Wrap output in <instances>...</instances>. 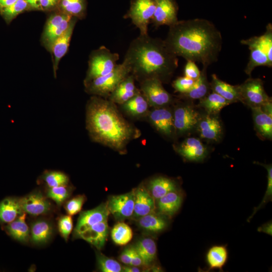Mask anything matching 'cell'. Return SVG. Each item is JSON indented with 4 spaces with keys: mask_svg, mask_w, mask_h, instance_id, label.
<instances>
[{
    "mask_svg": "<svg viewBox=\"0 0 272 272\" xmlns=\"http://www.w3.org/2000/svg\"><path fill=\"white\" fill-rule=\"evenodd\" d=\"M164 40L177 57L206 67L218 60L223 43L220 31L213 23L203 19L178 21L169 26Z\"/></svg>",
    "mask_w": 272,
    "mask_h": 272,
    "instance_id": "obj_1",
    "label": "cell"
},
{
    "mask_svg": "<svg viewBox=\"0 0 272 272\" xmlns=\"http://www.w3.org/2000/svg\"><path fill=\"white\" fill-rule=\"evenodd\" d=\"M123 60L130 67V74L141 82L156 78L163 82L178 65V57L169 50L164 40L148 34L140 35L131 42Z\"/></svg>",
    "mask_w": 272,
    "mask_h": 272,
    "instance_id": "obj_2",
    "label": "cell"
},
{
    "mask_svg": "<svg viewBox=\"0 0 272 272\" xmlns=\"http://www.w3.org/2000/svg\"><path fill=\"white\" fill-rule=\"evenodd\" d=\"M86 125L92 139L115 151L124 152L139 131L120 114L113 102L98 97L89 101Z\"/></svg>",
    "mask_w": 272,
    "mask_h": 272,
    "instance_id": "obj_3",
    "label": "cell"
},
{
    "mask_svg": "<svg viewBox=\"0 0 272 272\" xmlns=\"http://www.w3.org/2000/svg\"><path fill=\"white\" fill-rule=\"evenodd\" d=\"M241 43L247 45L250 50L249 61L244 70L251 76L254 69L259 66H272V25L268 23L262 35L242 40Z\"/></svg>",
    "mask_w": 272,
    "mask_h": 272,
    "instance_id": "obj_4",
    "label": "cell"
},
{
    "mask_svg": "<svg viewBox=\"0 0 272 272\" xmlns=\"http://www.w3.org/2000/svg\"><path fill=\"white\" fill-rule=\"evenodd\" d=\"M130 74L128 64L123 60L117 64L110 73L97 78L86 85L88 92L98 96L108 97L119 84Z\"/></svg>",
    "mask_w": 272,
    "mask_h": 272,
    "instance_id": "obj_5",
    "label": "cell"
},
{
    "mask_svg": "<svg viewBox=\"0 0 272 272\" xmlns=\"http://www.w3.org/2000/svg\"><path fill=\"white\" fill-rule=\"evenodd\" d=\"M118 59V53L112 52L105 46L95 50L90 58L85 84L110 73L117 65Z\"/></svg>",
    "mask_w": 272,
    "mask_h": 272,
    "instance_id": "obj_6",
    "label": "cell"
},
{
    "mask_svg": "<svg viewBox=\"0 0 272 272\" xmlns=\"http://www.w3.org/2000/svg\"><path fill=\"white\" fill-rule=\"evenodd\" d=\"M239 102L249 108L260 107L271 98L266 93L263 81L259 78L250 77L238 85Z\"/></svg>",
    "mask_w": 272,
    "mask_h": 272,
    "instance_id": "obj_7",
    "label": "cell"
},
{
    "mask_svg": "<svg viewBox=\"0 0 272 272\" xmlns=\"http://www.w3.org/2000/svg\"><path fill=\"white\" fill-rule=\"evenodd\" d=\"M157 0H134L126 17L139 29L141 35L148 34V25L151 22Z\"/></svg>",
    "mask_w": 272,
    "mask_h": 272,
    "instance_id": "obj_8",
    "label": "cell"
},
{
    "mask_svg": "<svg viewBox=\"0 0 272 272\" xmlns=\"http://www.w3.org/2000/svg\"><path fill=\"white\" fill-rule=\"evenodd\" d=\"M142 94L149 105L155 107H165L172 100L171 95L164 88L162 82L153 78L141 82Z\"/></svg>",
    "mask_w": 272,
    "mask_h": 272,
    "instance_id": "obj_9",
    "label": "cell"
},
{
    "mask_svg": "<svg viewBox=\"0 0 272 272\" xmlns=\"http://www.w3.org/2000/svg\"><path fill=\"white\" fill-rule=\"evenodd\" d=\"M134 189L129 192L110 196L107 203L110 214L121 222L131 218L134 208Z\"/></svg>",
    "mask_w": 272,
    "mask_h": 272,
    "instance_id": "obj_10",
    "label": "cell"
},
{
    "mask_svg": "<svg viewBox=\"0 0 272 272\" xmlns=\"http://www.w3.org/2000/svg\"><path fill=\"white\" fill-rule=\"evenodd\" d=\"M193 107L185 103L175 108L173 113L174 130L182 134L195 128L200 114Z\"/></svg>",
    "mask_w": 272,
    "mask_h": 272,
    "instance_id": "obj_11",
    "label": "cell"
},
{
    "mask_svg": "<svg viewBox=\"0 0 272 272\" xmlns=\"http://www.w3.org/2000/svg\"><path fill=\"white\" fill-rule=\"evenodd\" d=\"M195 128L200 138L210 142H218L223 135V126L218 114L200 115Z\"/></svg>",
    "mask_w": 272,
    "mask_h": 272,
    "instance_id": "obj_12",
    "label": "cell"
},
{
    "mask_svg": "<svg viewBox=\"0 0 272 272\" xmlns=\"http://www.w3.org/2000/svg\"><path fill=\"white\" fill-rule=\"evenodd\" d=\"M65 13L52 15L47 20L43 34L45 43L51 48L54 41L67 29L72 19Z\"/></svg>",
    "mask_w": 272,
    "mask_h": 272,
    "instance_id": "obj_13",
    "label": "cell"
},
{
    "mask_svg": "<svg viewBox=\"0 0 272 272\" xmlns=\"http://www.w3.org/2000/svg\"><path fill=\"white\" fill-rule=\"evenodd\" d=\"M175 150L185 160L191 162L202 161L208 154L207 147L194 137L185 139L175 147Z\"/></svg>",
    "mask_w": 272,
    "mask_h": 272,
    "instance_id": "obj_14",
    "label": "cell"
},
{
    "mask_svg": "<svg viewBox=\"0 0 272 272\" xmlns=\"http://www.w3.org/2000/svg\"><path fill=\"white\" fill-rule=\"evenodd\" d=\"M178 21L177 8L173 0H157L151 21L156 28L163 25L169 27Z\"/></svg>",
    "mask_w": 272,
    "mask_h": 272,
    "instance_id": "obj_15",
    "label": "cell"
},
{
    "mask_svg": "<svg viewBox=\"0 0 272 272\" xmlns=\"http://www.w3.org/2000/svg\"><path fill=\"white\" fill-rule=\"evenodd\" d=\"M110 213L107 203H103L90 210L82 212L78 218L74 235L77 237L90 227L104 221H107Z\"/></svg>",
    "mask_w": 272,
    "mask_h": 272,
    "instance_id": "obj_16",
    "label": "cell"
},
{
    "mask_svg": "<svg viewBox=\"0 0 272 272\" xmlns=\"http://www.w3.org/2000/svg\"><path fill=\"white\" fill-rule=\"evenodd\" d=\"M19 201L23 211L32 216L45 214L51 208L49 201L39 192L30 193L19 199Z\"/></svg>",
    "mask_w": 272,
    "mask_h": 272,
    "instance_id": "obj_17",
    "label": "cell"
},
{
    "mask_svg": "<svg viewBox=\"0 0 272 272\" xmlns=\"http://www.w3.org/2000/svg\"><path fill=\"white\" fill-rule=\"evenodd\" d=\"M153 125L161 133L170 137L174 131L173 113L164 107H158L152 111L149 115Z\"/></svg>",
    "mask_w": 272,
    "mask_h": 272,
    "instance_id": "obj_18",
    "label": "cell"
},
{
    "mask_svg": "<svg viewBox=\"0 0 272 272\" xmlns=\"http://www.w3.org/2000/svg\"><path fill=\"white\" fill-rule=\"evenodd\" d=\"M134 189V202L131 218L138 220L144 216L154 212L155 202L154 198L144 186L140 185Z\"/></svg>",
    "mask_w": 272,
    "mask_h": 272,
    "instance_id": "obj_19",
    "label": "cell"
},
{
    "mask_svg": "<svg viewBox=\"0 0 272 272\" xmlns=\"http://www.w3.org/2000/svg\"><path fill=\"white\" fill-rule=\"evenodd\" d=\"M108 231L107 221H104L90 227L76 237L85 240L97 249L100 250L105 244Z\"/></svg>",
    "mask_w": 272,
    "mask_h": 272,
    "instance_id": "obj_20",
    "label": "cell"
},
{
    "mask_svg": "<svg viewBox=\"0 0 272 272\" xmlns=\"http://www.w3.org/2000/svg\"><path fill=\"white\" fill-rule=\"evenodd\" d=\"M254 130L262 140H271L272 116L264 112L260 107L251 108Z\"/></svg>",
    "mask_w": 272,
    "mask_h": 272,
    "instance_id": "obj_21",
    "label": "cell"
},
{
    "mask_svg": "<svg viewBox=\"0 0 272 272\" xmlns=\"http://www.w3.org/2000/svg\"><path fill=\"white\" fill-rule=\"evenodd\" d=\"M139 92L135 86L134 77L130 74L119 84L109 97L110 100L114 103L122 104Z\"/></svg>",
    "mask_w": 272,
    "mask_h": 272,
    "instance_id": "obj_22",
    "label": "cell"
},
{
    "mask_svg": "<svg viewBox=\"0 0 272 272\" xmlns=\"http://www.w3.org/2000/svg\"><path fill=\"white\" fill-rule=\"evenodd\" d=\"M157 200L159 214L166 217H172L180 209L182 197L177 190L168 192Z\"/></svg>",
    "mask_w": 272,
    "mask_h": 272,
    "instance_id": "obj_23",
    "label": "cell"
},
{
    "mask_svg": "<svg viewBox=\"0 0 272 272\" xmlns=\"http://www.w3.org/2000/svg\"><path fill=\"white\" fill-rule=\"evenodd\" d=\"M76 22V19L72 18L67 29L54 41L51 46L50 49L54 56V69L55 72L59 60L67 51Z\"/></svg>",
    "mask_w": 272,
    "mask_h": 272,
    "instance_id": "obj_24",
    "label": "cell"
},
{
    "mask_svg": "<svg viewBox=\"0 0 272 272\" xmlns=\"http://www.w3.org/2000/svg\"><path fill=\"white\" fill-rule=\"evenodd\" d=\"M139 226L144 231L152 233H160L168 226L166 216L160 214L151 212L137 220Z\"/></svg>",
    "mask_w": 272,
    "mask_h": 272,
    "instance_id": "obj_25",
    "label": "cell"
},
{
    "mask_svg": "<svg viewBox=\"0 0 272 272\" xmlns=\"http://www.w3.org/2000/svg\"><path fill=\"white\" fill-rule=\"evenodd\" d=\"M211 90L231 103L239 102L238 85H231L220 80L215 74L212 75Z\"/></svg>",
    "mask_w": 272,
    "mask_h": 272,
    "instance_id": "obj_26",
    "label": "cell"
},
{
    "mask_svg": "<svg viewBox=\"0 0 272 272\" xmlns=\"http://www.w3.org/2000/svg\"><path fill=\"white\" fill-rule=\"evenodd\" d=\"M147 189L155 200H158L168 192L177 190V185L173 180L160 176L151 180Z\"/></svg>",
    "mask_w": 272,
    "mask_h": 272,
    "instance_id": "obj_27",
    "label": "cell"
},
{
    "mask_svg": "<svg viewBox=\"0 0 272 272\" xmlns=\"http://www.w3.org/2000/svg\"><path fill=\"white\" fill-rule=\"evenodd\" d=\"M23 212L19 199L5 198L0 202V223L8 224L14 221Z\"/></svg>",
    "mask_w": 272,
    "mask_h": 272,
    "instance_id": "obj_28",
    "label": "cell"
},
{
    "mask_svg": "<svg viewBox=\"0 0 272 272\" xmlns=\"http://www.w3.org/2000/svg\"><path fill=\"white\" fill-rule=\"evenodd\" d=\"M228 257V251L226 245H217L211 247L207 252L206 260L208 270L218 269L223 271Z\"/></svg>",
    "mask_w": 272,
    "mask_h": 272,
    "instance_id": "obj_29",
    "label": "cell"
},
{
    "mask_svg": "<svg viewBox=\"0 0 272 272\" xmlns=\"http://www.w3.org/2000/svg\"><path fill=\"white\" fill-rule=\"evenodd\" d=\"M206 66H203L199 77L195 81L191 89L187 93L180 94L189 100H200L210 93V84L208 80Z\"/></svg>",
    "mask_w": 272,
    "mask_h": 272,
    "instance_id": "obj_30",
    "label": "cell"
},
{
    "mask_svg": "<svg viewBox=\"0 0 272 272\" xmlns=\"http://www.w3.org/2000/svg\"><path fill=\"white\" fill-rule=\"evenodd\" d=\"M133 247L141 256L144 266L148 267L154 262L157 257V246L153 239L142 238Z\"/></svg>",
    "mask_w": 272,
    "mask_h": 272,
    "instance_id": "obj_31",
    "label": "cell"
},
{
    "mask_svg": "<svg viewBox=\"0 0 272 272\" xmlns=\"http://www.w3.org/2000/svg\"><path fill=\"white\" fill-rule=\"evenodd\" d=\"M26 213L23 212L13 222L7 224L6 229L13 238L21 242H27L30 230L25 222Z\"/></svg>",
    "mask_w": 272,
    "mask_h": 272,
    "instance_id": "obj_32",
    "label": "cell"
},
{
    "mask_svg": "<svg viewBox=\"0 0 272 272\" xmlns=\"http://www.w3.org/2000/svg\"><path fill=\"white\" fill-rule=\"evenodd\" d=\"M53 228L51 224L44 220H38L31 225L30 233L32 242L36 244L46 243L51 238Z\"/></svg>",
    "mask_w": 272,
    "mask_h": 272,
    "instance_id": "obj_33",
    "label": "cell"
},
{
    "mask_svg": "<svg viewBox=\"0 0 272 272\" xmlns=\"http://www.w3.org/2000/svg\"><path fill=\"white\" fill-rule=\"evenodd\" d=\"M230 104L226 99L212 91L199 100L198 106L203 108L207 113L218 114L224 107Z\"/></svg>",
    "mask_w": 272,
    "mask_h": 272,
    "instance_id": "obj_34",
    "label": "cell"
},
{
    "mask_svg": "<svg viewBox=\"0 0 272 272\" xmlns=\"http://www.w3.org/2000/svg\"><path fill=\"white\" fill-rule=\"evenodd\" d=\"M122 105L126 112L131 115L137 116L142 115L147 111L149 103L140 91Z\"/></svg>",
    "mask_w": 272,
    "mask_h": 272,
    "instance_id": "obj_35",
    "label": "cell"
},
{
    "mask_svg": "<svg viewBox=\"0 0 272 272\" xmlns=\"http://www.w3.org/2000/svg\"><path fill=\"white\" fill-rule=\"evenodd\" d=\"M133 234L130 227L122 221L114 225L111 232L113 241L117 245L123 246L129 243Z\"/></svg>",
    "mask_w": 272,
    "mask_h": 272,
    "instance_id": "obj_36",
    "label": "cell"
},
{
    "mask_svg": "<svg viewBox=\"0 0 272 272\" xmlns=\"http://www.w3.org/2000/svg\"><path fill=\"white\" fill-rule=\"evenodd\" d=\"M59 3L63 13L72 17L81 18L85 14V0H59Z\"/></svg>",
    "mask_w": 272,
    "mask_h": 272,
    "instance_id": "obj_37",
    "label": "cell"
},
{
    "mask_svg": "<svg viewBox=\"0 0 272 272\" xmlns=\"http://www.w3.org/2000/svg\"><path fill=\"white\" fill-rule=\"evenodd\" d=\"M29 6L26 0H17L12 5L0 9L2 16L7 23L10 22Z\"/></svg>",
    "mask_w": 272,
    "mask_h": 272,
    "instance_id": "obj_38",
    "label": "cell"
},
{
    "mask_svg": "<svg viewBox=\"0 0 272 272\" xmlns=\"http://www.w3.org/2000/svg\"><path fill=\"white\" fill-rule=\"evenodd\" d=\"M254 163L263 166L267 170V184L266 189L263 197L260 204L253 209V212L251 215L248 218V221L249 222L250 219L253 217L254 215L259 210H260L266 203L269 201H271L272 199V166L271 164H265L260 163L258 162H254Z\"/></svg>",
    "mask_w": 272,
    "mask_h": 272,
    "instance_id": "obj_39",
    "label": "cell"
},
{
    "mask_svg": "<svg viewBox=\"0 0 272 272\" xmlns=\"http://www.w3.org/2000/svg\"><path fill=\"white\" fill-rule=\"evenodd\" d=\"M96 257L98 267L101 271L120 272L122 271V266L116 260L100 253L97 254Z\"/></svg>",
    "mask_w": 272,
    "mask_h": 272,
    "instance_id": "obj_40",
    "label": "cell"
},
{
    "mask_svg": "<svg viewBox=\"0 0 272 272\" xmlns=\"http://www.w3.org/2000/svg\"><path fill=\"white\" fill-rule=\"evenodd\" d=\"M43 178L48 187L65 185L69 181V177L65 174L56 171L47 172L44 174Z\"/></svg>",
    "mask_w": 272,
    "mask_h": 272,
    "instance_id": "obj_41",
    "label": "cell"
},
{
    "mask_svg": "<svg viewBox=\"0 0 272 272\" xmlns=\"http://www.w3.org/2000/svg\"><path fill=\"white\" fill-rule=\"evenodd\" d=\"M70 194V188L65 185L49 187L47 195L54 200L57 205H60Z\"/></svg>",
    "mask_w": 272,
    "mask_h": 272,
    "instance_id": "obj_42",
    "label": "cell"
},
{
    "mask_svg": "<svg viewBox=\"0 0 272 272\" xmlns=\"http://www.w3.org/2000/svg\"><path fill=\"white\" fill-rule=\"evenodd\" d=\"M195 81L185 76L181 77L174 81L172 86L176 92L184 94L191 89Z\"/></svg>",
    "mask_w": 272,
    "mask_h": 272,
    "instance_id": "obj_43",
    "label": "cell"
},
{
    "mask_svg": "<svg viewBox=\"0 0 272 272\" xmlns=\"http://www.w3.org/2000/svg\"><path fill=\"white\" fill-rule=\"evenodd\" d=\"M85 199V197L84 195H78L67 201L64 207L68 215L73 216L80 212Z\"/></svg>",
    "mask_w": 272,
    "mask_h": 272,
    "instance_id": "obj_44",
    "label": "cell"
},
{
    "mask_svg": "<svg viewBox=\"0 0 272 272\" xmlns=\"http://www.w3.org/2000/svg\"><path fill=\"white\" fill-rule=\"evenodd\" d=\"M73 220L70 215L61 216L58 221L59 231L66 241L73 229Z\"/></svg>",
    "mask_w": 272,
    "mask_h": 272,
    "instance_id": "obj_45",
    "label": "cell"
},
{
    "mask_svg": "<svg viewBox=\"0 0 272 272\" xmlns=\"http://www.w3.org/2000/svg\"><path fill=\"white\" fill-rule=\"evenodd\" d=\"M187 62L184 66V76L196 80L199 77L200 71L196 65L195 62L191 60H186Z\"/></svg>",
    "mask_w": 272,
    "mask_h": 272,
    "instance_id": "obj_46",
    "label": "cell"
},
{
    "mask_svg": "<svg viewBox=\"0 0 272 272\" xmlns=\"http://www.w3.org/2000/svg\"><path fill=\"white\" fill-rule=\"evenodd\" d=\"M132 246L124 249L120 255V261L125 265H129L132 256Z\"/></svg>",
    "mask_w": 272,
    "mask_h": 272,
    "instance_id": "obj_47",
    "label": "cell"
},
{
    "mask_svg": "<svg viewBox=\"0 0 272 272\" xmlns=\"http://www.w3.org/2000/svg\"><path fill=\"white\" fill-rule=\"evenodd\" d=\"M41 10H48L56 6L58 0H39Z\"/></svg>",
    "mask_w": 272,
    "mask_h": 272,
    "instance_id": "obj_48",
    "label": "cell"
},
{
    "mask_svg": "<svg viewBox=\"0 0 272 272\" xmlns=\"http://www.w3.org/2000/svg\"><path fill=\"white\" fill-rule=\"evenodd\" d=\"M133 247V252H132V256L130 264L131 265L135 266H140L143 265L142 259L134 247Z\"/></svg>",
    "mask_w": 272,
    "mask_h": 272,
    "instance_id": "obj_49",
    "label": "cell"
},
{
    "mask_svg": "<svg viewBox=\"0 0 272 272\" xmlns=\"http://www.w3.org/2000/svg\"><path fill=\"white\" fill-rule=\"evenodd\" d=\"M257 231L262 232L270 236L272 235V223L269 221L266 223L257 228Z\"/></svg>",
    "mask_w": 272,
    "mask_h": 272,
    "instance_id": "obj_50",
    "label": "cell"
},
{
    "mask_svg": "<svg viewBox=\"0 0 272 272\" xmlns=\"http://www.w3.org/2000/svg\"><path fill=\"white\" fill-rule=\"evenodd\" d=\"M122 271L125 272H139L141 271V269L138 268V266L125 265L122 266Z\"/></svg>",
    "mask_w": 272,
    "mask_h": 272,
    "instance_id": "obj_51",
    "label": "cell"
},
{
    "mask_svg": "<svg viewBox=\"0 0 272 272\" xmlns=\"http://www.w3.org/2000/svg\"><path fill=\"white\" fill-rule=\"evenodd\" d=\"M29 6L34 9H41L39 0H26Z\"/></svg>",
    "mask_w": 272,
    "mask_h": 272,
    "instance_id": "obj_52",
    "label": "cell"
},
{
    "mask_svg": "<svg viewBox=\"0 0 272 272\" xmlns=\"http://www.w3.org/2000/svg\"><path fill=\"white\" fill-rule=\"evenodd\" d=\"M17 0H0V9L14 4Z\"/></svg>",
    "mask_w": 272,
    "mask_h": 272,
    "instance_id": "obj_53",
    "label": "cell"
}]
</instances>
